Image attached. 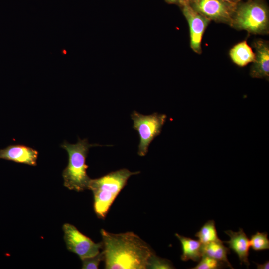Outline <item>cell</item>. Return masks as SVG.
Masks as SVG:
<instances>
[{"mask_svg": "<svg viewBox=\"0 0 269 269\" xmlns=\"http://www.w3.org/2000/svg\"><path fill=\"white\" fill-rule=\"evenodd\" d=\"M106 269H146L155 254L144 240L133 232L114 234L101 230Z\"/></svg>", "mask_w": 269, "mask_h": 269, "instance_id": "6da1fadb", "label": "cell"}, {"mask_svg": "<svg viewBox=\"0 0 269 269\" xmlns=\"http://www.w3.org/2000/svg\"><path fill=\"white\" fill-rule=\"evenodd\" d=\"M139 173L140 171L131 172L126 168H123L98 178L91 179L88 189L93 192L94 210L98 218H105L111 205L127 184L129 178Z\"/></svg>", "mask_w": 269, "mask_h": 269, "instance_id": "7a4b0ae2", "label": "cell"}, {"mask_svg": "<svg viewBox=\"0 0 269 269\" xmlns=\"http://www.w3.org/2000/svg\"><path fill=\"white\" fill-rule=\"evenodd\" d=\"M101 146L98 144H90L87 139L78 138L76 144L64 141L61 147L68 155V163L62 172L64 185L68 189L77 192L88 189L91 178L88 176L86 159L90 148Z\"/></svg>", "mask_w": 269, "mask_h": 269, "instance_id": "3957f363", "label": "cell"}, {"mask_svg": "<svg viewBox=\"0 0 269 269\" xmlns=\"http://www.w3.org/2000/svg\"><path fill=\"white\" fill-rule=\"evenodd\" d=\"M269 24L267 5L261 0H250L237 4L231 26L252 34H261L268 32Z\"/></svg>", "mask_w": 269, "mask_h": 269, "instance_id": "277c9868", "label": "cell"}, {"mask_svg": "<svg viewBox=\"0 0 269 269\" xmlns=\"http://www.w3.org/2000/svg\"><path fill=\"white\" fill-rule=\"evenodd\" d=\"M131 117L133 121V128L138 132L139 137L137 153L140 156H144L150 144L160 134L167 116L157 113L145 115L134 111Z\"/></svg>", "mask_w": 269, "mask_h": 269, "instance_id": "5b68a950", "label": "cell"}, {"mask_svg": "<svg viewBox=\"0 0 269 269\" xmlns=\"http://www.w3.org/2000/svg\"><path fill=\"white\" fill-rule=\"evenodd\" d=\"M63 230L67 248L78 255L81 260L97 255L102 249V242L95 243L72 224H64Z\"/></svg>", "mask_w": 269, "mask_h": 269, "instance_id": "8992f818", "label": "cell"}, {"mask_svg": "<svg viewBox=\"0 0 269 269\" xmlns=\"http://www.w3.org/2000/svg\"><path fill=\"white\" fill-rule=\"evenodd\" d=\"M189 3L195 10L210 20L230 25L237 4L223 0H198Z\"/></svg>", "mask_w": 269, "mask_h": 269, "instance_id": "52a82bcc", "label": "cell"}, {"mask_svg": "<svg viewBox=\"0 0 269 269\" xmlns=\"http://www.w3.org/2000/svg\"><path fill=\"white\" fill-rule=\"evenodd\" d=\"M181 8L189 26L190 47L195 53L201 54L202 37L211 20L195 10L188 1Z\"/></svg>", "mask_w": 269, "mask_h": 269, "instance_id": "ba28073f", "label": "cell"}, {"mask_svg": "<svg viewBox=\"0 0 269 269\" xmlns=\"http://www.w3.org/2000/svg\"><path fill=\"white\" fill-rule=\"evenodd\" d=\"M38 152L23 145H10L0 150V159L36 166Z\"/></svg>", "mask_w": 269, "mask_h": 269, "instance_id": "9c48e42d", "label": "cell"}, {"mask_svg": "<svg viewBox=\"0 0 269 269\" xmlns=\"http://www.w3.org/2000/svg\"><path fill=\"white\" fill-rule=\"evenodd\" d=\"M255 60L250 70L253 78H266L269 76V46L267 42L258 40L254 45Z\"/></svg>", "mask_w": 269, "mask_h": 269, "instance_id": "30bf717a", "label": "cell"}, {"mask_svg": "<svg viewBox=\"0 0 269 269\" xmlns=\"http://www.w3.org/2000/svg\"><path fill=\"white\" fill-rule=\"evenodd\" d=\"M229 236L230 239L223 241L228 245V248L233 251L238 256L240 264H245L249 267L250 263L248 260L250 242L242 228H239L237 232L232 230L224 231Z\"/></svg>", "mask_w": 269, "mask_h": 269, "instance_id": "8fae6325", "label": "cell"}, {"mask_svg": "<svg viewBox=\"0 0 269 269\" xmlns=\"http://www.w3.org/2000/svg\"><path fill=\"white\" fill-rule=\"evenodd\" d=\"M175 235L181 244L182 254L181 259L183 261L191 260L194 262H198L202 257V244L200 241L177 233Z\"/></svg>", "mask_w": 269, "mask_h": 269, "instance_id": "7c38bea8", "label": "cell"}, {"mask_svg": "<svg viewBox=\"0 0 269 269\" xmlns=\"http://www.w3.org/2000/svg\"><path fill=\"white\" fill-rule=\"evenodd\" d=\"M232 61L237 65L244 67L255 60V53L246 41L234 45L230 50Z\"/></svg>", "mask_w": 269, "mask_h": 269, "instance_id": "4fadbf2b", "label": "cell"}, {"mask_svg": "<svg viewBox=\"0 0 269 269\" xmlns=\"http://www.w3.org/2000/svg\"><path fill=\"white\" fill-rule=\"evenodd\" d=\"M201 252L202 256H207L223 262L228 267L233 269L227 258V255L230 253V249L224 245L222 240L202 245Z\"/></svg>", "mask_w": 269, "mask_h": 269, "instance_id": "5bb4252c", "label": "cell"}, {"mask_svg": "<svg viewBox=\"0 0 269 269\" xmlns=\"http://www.w3.org/2000/svg\"><path fill=\"white\" fill-rule=\"evenodd\" d=\"M202 245L211 242L220 241L218 238L215 221L210 220L206 222L195 234Z\"/></svg>", "mask_w": 269, "mask_h": 269, "instance_id": "9a60e30c", "label": "cell"}, {"mask_svg": "<svg viewBox=\"0 0 269 269\" xmlns=\"http://www.w3.org/2000/svg\"><path fill=\"white\" fill-rule=\"evenodd\" d=\"M250 246L256 251H262L269 249V240L266 232H257L251 236L249 240Z\"/></svg>", "mask_w": 269, "mask_h": 269, "instance_id": "2e32d148", "label": "cell"}, {"mask_svg": "<svg viewBox=\"0 0 269 269\" xmlns=\"http://www.w3.org/2000/svg\"><path fill=\"white\" fill-rule=\"evenodd\" d=\"M198 264L192 269H218L228 267L224 262L212 257L203 255Z\"/></svg>", "mask_w": 269, "mask_h": 269, "instance_id": "e0dca14e", "label": "cell"}, {"mask_svg": "<svg viewBox=\"0 0 269 269\" xmlns=\"http://www.w3.org/2000/svg\"><path fill=\"white\" fill-rule=\"evenodd\" d=\"M175 268L171 262L167 259H163L154 254L150 258L147 269H171Z\"/></svg>", "mask_w": 269, "mask_h": 269, "instance_id": "ac0fdd59", "label": "cell"}, {"mask_svg": "<svg viewBox=\"0 0 269 269\" xmlns=\"http://www.w3.org/2000/svg\"><path fill=\"white\" fill-rule=\"evenodd\" d=\"M103 260H104V255L102 251L94 256L82 260V268L83 269H98L100 262Z\"/></svg>", "mask_w": 269, "mask_h": 269, "instance_id": "d6986e66", "label": "cell"}, {"mask_svg": "<svg viewBox=\"0 0 269 269\" xmlns=\"http://www.w3.org/2000/svg\"><path fill=\"white\" fill-rule=\"evenodd\" d=\"M167 3L169 4H174L179 5V6H182L186 2H187L188 0H164Z\"/></svg>", "mask_w": 269, "mask_h": 269, "instance_id": "ffe728a7", "label": "cell"}, {"mask_svg": "<svg viewBox=\"0 0 269 269\" xmlns=\"http://www.w3.org/2000/svg\"><path fill=\"white\" fill-rule=\"evenodd\" d=\"M257 265L258 269H269V261H267L263 264L255 263Z\"/></svg>", "mask_w": 269, "mask_h": 269, "instance_id": "44dd1931", "label": "cell"}, {"mask_svg": "<svg viewBox=\"0 0 269 269\" xmlns=\"http://www.w3.org/2000/svg\"><path fill=\"white\" fill-rule=\"evenodd\" d=\"M224 0V1H226L227 2H230V3H233V4H238L235 0Z\"/></svg>", "mask_w": 269, "mask_h": 269, "instance_id": "7402d4cb", "label": "cell"}, {"mask_svg": "<svg viewBox=\"0 0 269 269\" xmlns=\"http://www.w3.org/2000/svg\"><path fill=\"white\" fill-rule=\"evenodd\" d=\"M243 0H246V1H248V0H235L236 2L238 3L239 2H241Z\"/></svg>", "mask_w": 269, "mask_h": 269, "instance_id": "603a6c76", "label": "cell"}, {"mask_svg": "<svg viewBox=\"0 0 269 269\" xmlns=\"http://www.w3.org/2000/svg\"><path fill=\"white\" fill-rule=\"evenodd\" d=\"M188 0V1H189V3H191V2L196 1H197V0Z\"/></svg>", "mask_w": 269, "mask_h": 269, "instance_id": "cb8c5ba5", "label": "cell"}]
</instances>
